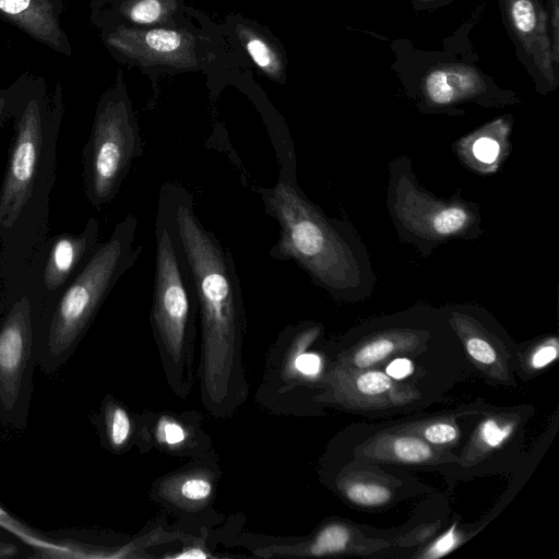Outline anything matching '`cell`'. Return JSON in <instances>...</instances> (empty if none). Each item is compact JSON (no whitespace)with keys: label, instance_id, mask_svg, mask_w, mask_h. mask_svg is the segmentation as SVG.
Here are the masks:
<instances>
[{"label":"cell","instance_id":"cell-17","mask_svg":"<svg viewBox=\"0 0 559 559\" xmlns=\"http://www.w3.org/2000/svg\"><path fill=\"white\" fill-rule=\"evenodd\" d=\"M412 340L413 335L409 333L393 332L380 335L355 352L353 364L358 368H369L385 359L402 344L409 343Z\"/></svg>","mask_w":559,"mask_h":559},{"label":"cell","instance_id":"cell-22","mask_svg":"<svg viewBox=\"0 0 559 559\" xmlns=\"http://www.w3.org/2000/svg\"><path fill=\"white\" fill-rule=\"evenodd\" d=\"M355 389L365 396H380L393 388L391 377L381 371L370 370L359 373L354 380Z\"/></svg>","mask_w":559,"mask_h":559},{"label":"cell","instance_id":"cell-25","mask_svg":"<svg viewBox=\"0 0 559 559\" xmlns=\"http://www.w3.org/2000/svg\"><path fill=\"white\" fill-rule=\"evenodd\" d=\"M157 439L167 445H177L187 438L185 428L174 419L164 418L159 420L156 428Z\"/></svg>","mask_w":559,"mask_h":559},{"label":"cell","instance_id":"cell-32","mask_svg":"<svg viewBox=\"0 0 559 559\" xmlns=\"http://www.w3.org/2000/svg\"><path fill=\"white\" fill-rule=\"evenodd\" d=\"M29 0H0V9L10 14H16L27 8Z\"/></svg>","mask_w":559,"mask_h":559},{"label":"cell","instance_id":"cell-24","mask_svg":"<svg viewBox=\"0 0 559 559\" xmlns=\"http://www.w3.org/2000/svg\"><path fill=\"white\" fill-rule=\"evenodd\" d=\"M511 14L520 32L530 33L534 28V5L530 0H515L511 7Z\"/></svg>","mask_w":559,"mask_h":559},{"label":"cell","instance_id":"cell-18","mask_svg":"<svg viewBox=\"0 0 559 559\" xmlns=\"http://www.w3.org/2000/svg\"><path fill=\"white\" fill-rule=\"evenodd\" d=\"M384 454L403 463H421L430 460L433 452L421 439L401 436L388 438Z\"/></svg>","mask_w":559,"mask_h":559},{"label":"cell","instance_id":"cell-8","mask_svg":"<svg viewBox=\"0 0 559 559\" xmlns=\"http://www.w3.org/2000/svg\"><path fill=\"white\" fill-rule=\"evenodd\" d=\"M36 325L26 297L0 321V423L20 429L27 426L34 390Z\"/></svg>","mask_w":559,"mask_h":559},{"label":"cell","instance_id":"cell-6","mask_svg":"<svg viewBox=\"0 0 559 559\" xmlns=\"http://www.w3.org/2000/svg\"><path fill=\"white\" fill-rule=\"evenodd\" d=\"M144 144L130 99L117 88L98 108L83 152L84 182L88 201L103 206L116 197Z\"/></svg>","mask_w":559,"mask_h":559},{"label":"cell","instance_id":"cell-14","mask_svg":"<svg viewBox=\"0 0 559 559\" xmlns=\"http://www.w3.org/2000/svg\"><path fill=\"white\" fill-rule=\"evenodd\" d=\"M462 159L478 171H493L507 156V133L484 129L457 144Z\"/></svg>","mask_w":559,"mask_h":559},{"label":"cell","instance_id":"cell-30","mask_svg":"<svg viewBox=\"0 0 559 559\" xmlns=\"http://www.w3.org/2000/svg\"><path fill=\"white\" fill-rule=\"evenodd\" d=\"M413 372V365L406 358H397L386 367V374L393 379L400 380Z\"/></svg>","mask_w":559,"mask_h":559},{"label":"cell","instance_id":"cell-3","mask_svg":"<svg viewBox=\"0 0 559 559\" xmlns=\"http://www.w3.org/2000/svg\"><path fill=\"white\" fill-rule=\"evenodd\" d=\"M136 227L133 214L120 221L107 241L94 249L55 310L37 320V367L45 374L57 372L71 358L106 296L141 255Z\"/></svg>","mask_w":559,"mask_h":559},{"label":"cell","instance_id":"cell-1","mask_svg":"<svg viewBox=\"0 0 559 559\" xmlns=\"http://www.w3.org/2000/svg\"><path fill=\"white\" fill-rule=\"evenodd\" d=\"M156 219L182 252L194 284L202 329V386L207 401L223 403L229 394L235 354L245 311L239 276L230 250L207 229L182 185L160 187Z\"/></svg>","mask_w":559,"mask_h":559},{"label":"cell","instance_id":"cell-13","mask_svg":"<svg viewBox=\"0 0 559 559\" xmlns=\"http://www.w3.org/2000/svg\"><path fill=\"white\" fill-rule=\"evenodd\" d=\"M0 527L15 535L19 539L34 548L32 558H80L82 544L74 540H56L35 531L27 524L11 515L0 506Z\"/></svg>","mask_w":559,"mask_h":559},{"label":"cell","instance_id":"cell-23","mask_svg":"<svg viewBox=\"0 0 559 559\" xmlns=\"http://www.w3.org/2000/svg\"><path fill=\"white\" fill-rule=\"evenodd\" d=\"M456 323L459 330L466 334L465 336V345L467 353L472 358L483 365H491L497 360V354L495 348L490 345L488 341H486L480 335L475 333H471L462 323L459 321L451 319Z\"/></svg>","mask_w":559,"mask_h":559},{"label":"cell","instance_id":"cell-34","mask_svg":"<svg viewBox=\"0 0 559 559\" xmlns=\"http://www.w3.org/2000/svg\"><path fill=\"white\" fill-rule=\"evenodd\" d=\"M19 554V547L12 543L0 540V559H10Z\"/></svg>","mask_w":559,"mask_h":559},{"label":"cell","instance_id":"cell-19","mask_svg":"<svg viewBox=\"0 0 559 559\" xmlns=\"http://www.w3.org/2000/svg\"><path fill=\"white\" fill-rule=\"evenodd\" d=\"M349 540V532L340 524L325 526L316 537L308 554L322 556L335 554L345 549Z\"/></svg>","mask_w":559,"mask_h":559},{"label":"cell","instance_id":"cell-27","mask_svg":"<svg viewBox=\"0 0 559 559\" xmlns=\"http://www.w3.org/2000/svg\"><path fill=\"white\" fill-rule=\"evenodd\" d=\"M294 357V369L304 376H316L321 368L319 356L312 353L298 352Z\"/></svg>","mask_w":559,"mask_h":559},{"label":"cell","instance_id":"cell-12","mask_svg":"<svg viewBox=\"0 0 559 559\" xmlns=\"http://www.w3.org/2000/svg\"><path fill=\"white\" fill-rule=\"evenodd\" d=\"M98 222L91 218L79 235L58 238L49 252L44 280L49 290H56L64 283L79 262L96 248Z\"/></svg>","mask_w":559,"mask_h":559},{"label":"cell","instance_id":"cell-21","mask_svg":"<svg viewBox=\"0 0 559 559\" xmlns=\"http://www.w3.org/2000/svg\"><path fill=\"white\" fill-rule=\"evenodd\" d=\"M347 498L360 506L376 507L391 498L388 488L374 484H353L345 489Z\"/></svg>","mask_w":559,"mask_h":559},{"label":"cell","instance_id":"cell-9","mask_svg":"<svg viewBox=\"0 0 559 559\" xmlns=\"http://www.w3.org/2000/svg\"><path fill=\"white\" fill-rule=\"evenodd\" d=\"M43 146L41 121L35 109H28L17 123L0 190V231L12 227L29 199Z\"/></svg>","mask_w":559,"mask_h":559},{"label":"cell","instance_id":"cell-2","mask_svg":"<svg viewBox=\"0 0 559 559\" xmlns=\"http://www.w3.org/2000/svg\"><path fill=\"white\" fill-rule=\"evenodd\" d=\"M265 213L280 227L270 249L274 260H292L317 286L340 298L366 295L376 276L368 253L350 226L329 218L292 179L258 189Z\"/></svg>","mask_w":559,"mask_h":559},{"label":"cell","instance_id":"cell-11","mask_svg":"<svg viewBox=\"0 0 559 559\" xmlns=\"http://www.w3.org/2000/svg\"><path fill=\"white\" fill-rule=\"evenodd\" d=\"M117 27L206 28L210 19L183 0H116Z\"/></svg>","mask_w":559,"mask_h":559},{"label":"cell","instance_id":"cell-28","mask_svg":"<svg viewBox=\"0 0 559 559\" xmlns=\"http://www.w3.org/2000/svg\"><path fill=\"white\" fill-rule=\"evenodd\" d=\"M510 430V428L501 429L493 420H487L483 425L481 437L488 444L495 447L509 436Z\"/></svg>","mask_w":559,"mask_h":559},{"label":"cell","instance_id":"cell-26","mask_svg":"<svg viewBox=\"0 0 559 559\" xmlns=\"http://www.w3.org/2000/svg\"><path fill=\"white\" fill-rule=\"evenodd\" d=\"M424 437L431 443L443 444L456 438V429L450 424L437 423L425 429Z\"/></svg>","mask_w":559,"mask_h":559},{"label":"cell","instance_id":"cell-10","mask_svg":"<svg viewBox=\"0 0 559 559\" xmlns=\"http://www.w3.org/2000/svg\"><path fill=\"white\" fill-rule=\"evenodd\" d=\"M221 37L267 80L284 85L287 57L282 41L264 25L241 14L227 15L214 23Z\"/></svg>","mask_w":559,"mask_h":559},{"label":"cell","instance_id":"cell-35","mask_svg":"<svg viewBox=\"0 0 559 559\" xmlns=\"http://www.w3.org/2000/svg\"><path fill=\"white\" fill-rule=\"evenodd\" d=\"M0 114H1V108H0Z\"/></svg>","mask_w":559,"mask_h":559},{"label":"cell","instance_id":"cell-5","mask_svg":"<svg viewBox=\"0 0 559 559\" xmlns=\"http://www.w3.org/2000/svg\"><path fill=\"white\" fill-rule=\"evenodd\" d=\"M110 44L126 62L151 74L187 71L228 74L250 64L219 36L212 21L206 28L117 27Z\"/></svg>","mask_w":559,"mask_h":559},{"label":"cell","instance_id":"cell-20","mask_svg":"<svg viewBox=\"0 0 559 559\" xmlns=\"http://www.w3.org/2000/svg\"><path fill=\"white\" fill-rule=\"evenodd\" d=\"M176 488L175 493L180 500L193 503L205 501L213 491L211 480L197 474L185 476Z\"/></svg>","mask_w":559,"mask_h":559},{"label":"cell","instance_id":"cell-4","mask_svg":"<svg viewBox=\"0 0 559 559\" xmlns=\"http://www.w3.org/2000/svg\"><path fill=\"white\" fill-rule=\"evenodd\" d=\"M389 173L386 206L393 225L401 239L414 243L424 255L449 240L479 237V205L433 195L419 185L404 157L392 160Z\"/></svg>","mask_w":559,"mask_h":559},{"label":"cell","instance_id":"cell-7","mask_svg":"<svg viewBox=\"0 0 559 559\" xmlns=\"http://www.w3.org/2000/svg\"><path fill=\"white\" fill-rule=\"evenodd\" d=\"M155 270L151 319L166 353L179 360L198 301L188 263L166 226L155 221Z\"/></svg>","mask_w":559,"mask_h":559},{"label":"cell","instance_id":"cell-33","mask_svg":"<svg viewBox=\"0 0 559 559\" xmlns=\"http://www.w3.org/2000/svg\"><path fill=\"white\" fill-rule=\"evenodd\" d=\"M171 558L176 559H199V558H210L211 555H209L204 549L193 546L189 547L188 549H183L181 552L176 554L174 556H170Z\"/></svg>","mask_w":559,"mask_h":559},{"label":"cell","instance_id":"cell-15","mask_svg":"<svg viewBox=\"0 0 559 559\" xmlns=\"http://www.w3.org/2000/svg\"><path fill=\"white\" fill-rule=\"evenodd\" d=\"M471 80L447 70H436L428 74L425 91L429 100L436 105H450L457 100L462 93L471 88Z\"/></svg>","mask_w":559,"mask_h":559},{"label":"cell","instance_id":"cell-31","mask_svg":"<svg viewBox=\"0 0 559 559\" xmlns=\"http://www.w3.org/2000/svg\"><path fill=\"white\" fill-rule=\"evenodd\" d=\"M557 357V348L554 346H545L537 350L532 359L535 368H542L551 362Z\"/></svg>","mask_w":559,"mask_h":559},{"label":"cell","instance_id":"cell-29","mask_svg":"<svg viewBox=\"0 0 559 559\" xmlns=\"http://www.w3.org/2000/svg\"><path fill=\"white\" fill-rule=\"evenodd\" d=\"M454 526H452L447 534H444L438 542L431 547L428 556L431 558L443 556L449 552L455 545V533Z\"/></svg>","mask_w":559,"mask_h":559},{"label":"cell","instance_id":"cell-16","mask_svg":"<svg viewBox=\"0 0 559 559\" xmlns=\"http://www.w3.org/2000/svg\"><path fill=\"white\" fill-rule=\"evenodd\" d=\"M106 443L114 450L122 449L130 439L131 419L128 412L114 400H107L99 416Z\"/></svg>","mask_w":559,"mask_h":559}]
</instances>
